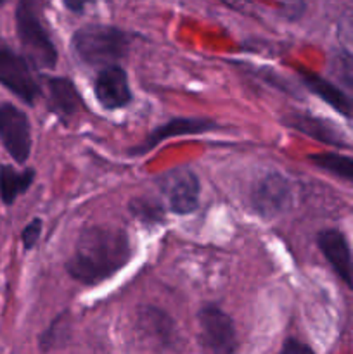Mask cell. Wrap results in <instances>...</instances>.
<instances>
[{"label": "cell", "instance_id": "6da1fadb", "mask_svg": "<svg viewBox=\"0 0 353 354\" xmlns=\"http://www.w3.org/2000/svg\"><path fill=\"white\" fill-rule=\"evenodd\" d=\"M130 258L132 245L127 232L113 227H92L78 237L66 270L76 282L97 286L116 275Z\"/></svg>", "mask_w": 353, "mask_h": 354}, {"label": "cell", "instance_id": "2e32d148", "mask_svg": "<svg viewBox=\"0 0 353 354\" xmlns=\"http://www.w3.org/2000/svg\"><path fill=\"white\" fill-rule=\"evenodd\" d=\"M310 162L317 168L324 169V171L332 173V175L339 176L343 180H348L353 183V159L346 158V156L332 154V152H325V154H315L310 156Z\"/></svg>", "mask_w": 353, "mask_h": 354}, {"label": "cell", "instance_id": "5b68a950", "mask_svg": "<svg viewBox=\"0 0 353 354\" xmlns=\"http://www.w3.org/2000/svg\"><path fill=\"white\" fill-rule=\"evenodd\" d=\"M0 85L26 104H33L40 93V86L26 59L3 44H0Z\"/></svg>", "mask_w": 353, "mask_h": 354}, {"label": "cell", "instance_id": "5bb4252c", "mask_svg": "<svg viewBox=\"0 0 353 354\" xmlns=\"http://www.w3.org/2000/svg\"><path fill=\"white\" fill-rule=\"evenodd\" d=\"M35 180L33 169L17 171L12 166H0V197L7 206L14 203L21 194L26 192Z\"/></svg>", "mask_w": 353, "mask_h": 354}, {"label": "cell", "instance_id": "3957f363", "mask_svg": "<svg viewBox=\"0 0 353 354\" xmlns=\"http://www.w3.org/2000/svg\"><path fill=\"white\" fill-rule=\"evenodd\" d=\"M16 24L28 61L42 69L54 68L57 62V50L45 28L40 0H21L17 6Z\"/></svg>", "mask_w": 353, "mask_h": 354}, {"label": "cell", "instance_id": "ac0fdd59", "mask_svg": "<svg viewBox=\"0 0 353 354\" xmlns=\"http://www.w3.org/2000/svg\"><path fill=\"white\" fill-rule=\"evenodd\" d=\"M279 354H315L311 348H308L305 342L298 341V339H287L280 348Z\"/></svg>", "mask_w": 353, "mask_h": 354}, {"label": "cell", "instance_id": "8fae6325", "mask_svg": "<svg viewBox=\"0 0 353 354\" xmlns=\"http://www.w3.org/2000/svg\"><path fill=\"white\" fill-rule=\"evenodd\" d=\"M317 245L336 275L353 289V256L346 237L339 230H322L317 235Z\"/></svg>", "mask_w": 353, "mask_h": 354}, {"label": "cell", "instance_id": "8992f818", "mask_svg": "<svg viewBox=\"0 0 353 354\" xmlns=\"http://www.w3.org/2000/svg\"><path fill=\"white\" fill-rule=\"evenodd\" d=\"M201 342L210 354H234L235 328L234 322L225 311L215 304H208L199 311Z\"/></svg>", "mask_w": 353, "mask_h": 354}, {"label": "cell", "instance_id": "9c48e42d", "mask_svg": "<svg viewBox=\"0 0 353 354\" xmlns=\"http://www.w3.org/2000/svg\"><path fill=\"white\" fill-rule=\"evenodd\" d=\"M217 128V123L211 120H204V118H175L165 123L163 127L156 128L154 131L145 137V140L141 145H135L130 149L132 156H142L147 154L149 151L159 145L161 142L168 140L172 137H182V135H201L211 131Z\"/></svg>", "mask_w": 353, "mask_h": 354}, {"label": "cell", "instance_id": "e0dca14e", "mask_svg": "<svg viewBox=\"0 0 353 354\" xmlns=\"http://www.w3.org/2000/svg\"><path fill=\"white\" fill-rule=\"evenodd\" d=\"M40 234H42V220L40 218H35L31 223H28L26 227H24L23 235H21L24 249H33L35 244L38 242V239H40Z\"/></svg>", "mask_w": 353, "mask_h": 354}, {"label": "cell", "instance_id": "ffe728a7", "mask_svg": "<svg viewBox=\"0 0 353 354\" xmlns=\"http://www.w3.org/2000/svg\"><path fill=\"white\" fill-rule=\"evenodd\" d=\"M3 2H7V0H0V6H2V3H3Z\"/></svg>", "mask_w": 353, "mask_h": 354}, {"label": "cell", "instance_id": "7c38bea8", "mask_svg": "<svg viewBox=\"0 0 353 354\" xmlns=\"http://www.w3.org/2000/svg\"><path fill=\"white\" fill-rule=\"evenodd\" d=\"M48 104L54 113L62 118H71L82 109L83 102L75 83L69 78L48 80Z\"/></svg>", "mask_w": 353, "mask_h": 354}, {"label": "cell", "instance_id": "ba28073f", "mask_svg": "<svg viewBox=\"0 0 353 354\" xmlns=\"http://www.w3.org/2000/svg\"><path fill=\"white\" fill-rule=\"evenodd\" d=\"M291 199V187L286 176L270 173L256 182L251 192V204L260 216L275 218L287 209Z\"/></svg>", "mask_w": 353, "mask_h": 354}, {"label": "cell", "instance_id": "277c9868", "mask_svg": "<svg viewBox=\"0 0 353 354\" xmlns=\"http://www.w3.org/2000/svg\"><path fill=\"white\" fill-rule=\"evenodd\" d=\"M163 196L170 211L176 214H190L199 207L201 183L196 173L189 168H175L159 180Z\"/></svg>", "mask_w": 353, "mask_h": 354}, {"label": "cell", "instance_id": "9a60e30c", "mask_svg": "<svg viewBox=\"0 0 353 354\" xmlns=\"http://www.w3.org/2000/svg\"><path fill=\"white\" fill-rule=\"evenodd\" d=\"M331 82L352 100L353 104V55L338 52L331 59Z\"/></svg>", "mask_w": 353, "mask_h": 354}, {"label": "cell", "instance_id": "52a82bcc", "mask_svg": "<svg viewBox=\"0 0 353 354\" xmlns=\"http://www.w3.org/2000/svg\"><path fill=\"white\" fill-rule=\"evenodd\" d=\"M0 142L14 161L19 165L28 161L31 151L30 120L14 104L0 106Z\"/></svg>", "mask_w": 353, "mask_h": 354}, {"label": "cell", "instance_id": "7a4b0ae2", "mask_svg": "<svg viewBox=\"0 0 353 354\" xmlns=\"http://www.w3.org/2000/svg\"><path fill=\"white\" fill-rule=\"evenodd\" d=\"M73 50L76 57L87 66L106 69L111 66H118L121 59L127 55L130 38L125 31L114 26L104 24H90L80 28L73 35Z\"/></svg>", "mask_w": 353, "mask_h": 354}, {"label": "cell", "instance_id": "4fadbf2b", "mask_svg": "<svg viewBox=\"0 0 353 354\" xmlns=\"http://www.w3.org/2000/svg\"><path fill=\"white\" fill-rule=\"evenodd\" d=\"M300 75H301V80H303L305 86H307L310 92H314L315 95L320 97L322 100L331 104L336 111H339V113L343 114H348L350 111H352L353 107L352 100H350L348 97H346L345 93H343L341 90L331 82V80L322 78V76L314 75V73L305 71V69H301Z\"/></svg>", "mask_w": 353, "mask_h": 354}, {"label": "cell", "instance_id": "30bf717a", "mask_svg": "<svg viewBox=\"0 0 353 354\" xmlns=\"http://www.w3.org/2000/svg\"><path fill=\"white\" fill-rule=\"evenodd\" d=\"M96 97L104 109H121L132 102L130 85H128V76L123 68L120 66H111V68L100 69L96 78Z\"/></svg>", "mask_w": 353, "mask_h": 354}, {"label": "cell", "instance_id": "d6986e66", "mask_svg": "<svg viewBox=\"0 0 353 354\" xmlns=\"http://www.w3.org/2000/svg\"><path fill=\"white\" fill-rule=\"evenodd\" d=\"M64 2L66 9H69L71 12H83L93 0H62Z\"/></svg>", "mask_w": 353, "mask_h": 354}]
</instances>
